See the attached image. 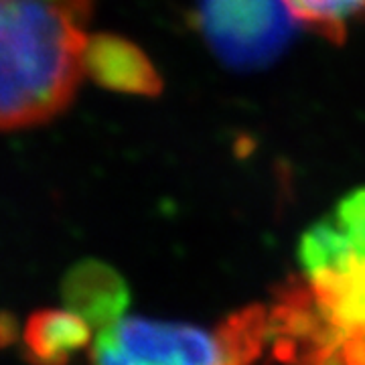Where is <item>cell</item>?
<instances>
[{"label":"cell","instance_id":"1","mask_svg":"<svg viewBox=\"0 0 365 365\" xmlns=\"http://www.w3.org/2000/svg\"><path fill=\"white\" fill-rule=\"evenodd\" d=\"M96 0H0V124L53 122L73 104Z\"/></svg>","mask_w":365,"mask_h":365},{"label":"cell","instance_id":"7","mask_svg":"<svg viewBox=\"0 0 365 365\" xmlns=\"http://www.w3.org/2000/svg\"><path fill=\"white\" fill-rule=\"evenodd\" d=\"M297 25L331 45H343L365 23V0H282Z\"/></svg>","mask_w":365,"mask_h":365},{"label":"cell","instance_id":"4","mask_svg":"<svg viewBox=\"0 0 365 365\" xmlns=\"http://www.w3.org/2000/svg\"><path fill=\"white\" fill-rule=\"evenodd\" d=\"M83 73L98 88L130 98H158L165 81L155 61L138 43L118 33H91Z\"/></svg>","mask_w":365,"mask_h":365},{"label":"cell","instance_id":"8","mask_svg":"<svg viewBox=\"0 0 365 365\" xmlns=\"http://www.w3.org/2000/svg\"><path fill=\"white\" fill-rule=\"evenodd\" d=\"M299 264L309 280L359 264L331 215L313 223L299 242Z\"/></svg>","mask_w":365,"mask_h":365},{"label":"cell","instance_id":"5","mask_svg":"<svg viewBox=\"0 0 365 365\" xmlns=\"http://www.w3.org/2000/svg\"><path fill=\"white\" fill-rule=\"evenodd\" d=\"M66 309L81 317L98 331L124 317L128 307V287L114 268L88 260L71 268L63 282Z\"/></svg>","mask_w":365,"mask_h":365},{"label":"cell","instance_id":"6","mask_svg":"<svg viewBox=\"0 0 365 365\" xmlns=\"http://www.w3.org/2000/svg\"><path fill=\"white\" fill-rule=\"evenodd\" d=\"M91 327L71 311H43L33 314L25 331L26 351L39 365H66L90 339Z\"/></svg>","mask_w":365,"mask_h":365},{"label":"cell","instance_id":"2","mask_svg":"<svg viewBox=\"0 0 365 365\" xmlns=\"http://www.w3.org/2000/svg\"><path fill=\"white\" fill-rule=\"evenodd\" d=\"M266 329L268 321L258 309L235 317L217 333L122 317L98 331L93 365H248Z\"/></svg>","mask_w":365,"mask_h":365},{"label":"cell","instance_id":"3","mask_svg":"<svg viewBox=\"0 0 365 365\" xmlns=\"http://www.w3.org/2000/svg\"><path fill=\"white\" fill-rule=\"evenodd\" d=\"M195 26L223 66L254 71L282 55L299 25L282 0H195Z\"/></svg>","mask_w":365,"mask_h":365},{"label":"cell","instance_id":"9","mask_svg":"<svg viewBox=\"0 0 365 365\" xmlns=\"http://www.w3.org/2000/svg\"><path fill=\"white\" fill-rule=\"evenodd\" d=\"M331 220L335 222L357 262H365V187H357L339 199Z\"/></svg>","mask_w":365,"mask_h":365}]
</instances>
